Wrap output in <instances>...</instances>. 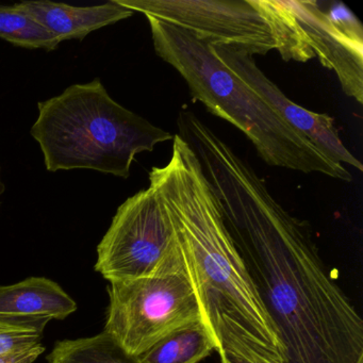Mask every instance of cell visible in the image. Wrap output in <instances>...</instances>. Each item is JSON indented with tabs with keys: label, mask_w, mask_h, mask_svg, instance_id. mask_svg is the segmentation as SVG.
Listing matches in <instances>:
<instances>
[{
	"label": "cell",
	"mask_w": 363,
	"mask_h": 363,
	"mask_svg": "<svg viewBox=\"0 0 363 363\" xmlns=\"http://www.w3.org/2000/svg\"><path fill=\"white\" fill-rule=\"evenodd\" d=\"M214 350L216 341L199 320L169 333L138 359L141 363H199Z\"/></svg>",
	"instance_id": "12"
},
{
	"label": "cell",
	"mask_w": 363,
	"mask_h": 363,
	"mask_svg": "<svg viewBox=\"0 0 363 363\" xmlns=\"http://www.w3.org/2000/svg\"><path fill=\"white\" fill-rule=\"evenodd\" d=\"M48 322V320H30L0 315V333H37L43 335Z\"/></svg>",
	"instance_id": "18"
},
{
	"label": "cell",
	"mask_w": 363,
	"mask_h": 363,
	"mask_svg": "<svg viewBox=\"0 0 363 363\" xmlns=\"http://www.w3.org/2000/svg\"><path fill=\"white\" fill-rule=\"evenodd\" d=\"M146 18L156 54L186 80L195 101L241 130L267 164L352 182L343 164L331 161L309 138L280 118L212 54L209 43L190 31Z\"/></svg>",
	"instance_id": "3"
},
{
	"label": "cell",
	"mask_w": 363,
	"mask_h": 363,
	"mask_svg": "<svg viewBox=\"0 0 363 363\" xmlns=\"http://www.w3.org/2000/svg\"><path fill=\"white\" fill-rule=\"evenodd\" d=\"M176 241L164 208L152 189L141 190L118 208L97 246L95 269L108 281L150 275Z\"/></svg>",
	"instance_id": "6"
},
{
	"label": "cell",
	"mask_w": 363,
	"mask_h": 363,
	"mask_svg": "<svg viewBox=\"0 0 363 363\" xmlns=\"http://www.w3.org/2000/svg\"><path fill=\"white\" fill-rule=\"evenodd\" d=\"M329 20L342 31L357 40L363 41V28L358 18L343 4H335L326 12Z\"/></svg>",
	"instance_id": "17"
},
{
	"label": "cell",
	"mask_w": 363,
	"mask_h": 363,
	"mask_svg": "<svg viewBox=\"0 0 363 363\" xmlns=\"http://www.w3.org/2000/svg\"><path fill=\"white\" fill-rule=\"evenodd\" d=\"M118 5L190 31L199 40L250 56L276 50L275 38L254 0H116Z\"/></svg>",
	"instance_id": "7"
},
{
	"label": "cell",
	"mask_w": 363,
	"mask_h": 363,
	"mask_svg": "<svg viewBox=\"0 0 363 363\" xmlns=\"http://www.w3.org/2000/svg\"><path fill=\"white\" fill-rule=\"evenodd\" d=\"M259 11L264 16L275 38L276 50L284 61L307 62L314 54L307 35L294 14L280 0H254Z\"/></svg>",
	"instance_id": "13"
},
{
	"label": "cell",
	"mask_w": 363,
	"mask_h": 363,
	"mask_svg": "<svg viewBox=\"0 0 363 363\" xmlns=\"http://www.w3.org/2000/svg\"><path fill=\"white\" fill-rule=\"evenodd\" d=\"M6 191V186L4 184L3 179H1V167H0V206H1V196Z\"/></svg>",
	"instance_id": "20"
},
{
	"label": "cell",
	"mask_w": 363,
	"mask_h": 363,
	"mask_svg": "<svg viewBox=\"0 0 363 363\" xmlns=\"http://www.w3.org/2000/svg\"><path fill=\"white\" fill-rule=\"evenodd\" d=\"M360 363H363V361H362V362H360Z\"/></svg>",
	"instance_id": "21"
},
{
	"label": "cell",
	"mask_w": 363,
	"mask_h": 363,
	"mask_svg": "<svg viewBox=\"0 0 363 363\" xmlns=\"http://www.w3.org/2000/svg\"><path fill=\"white\" fill-rule=\"evenodd\" d=\"M14 7L48 29L60 43L67 40L82 41L93 31L131 18L135 12L110 0L104 5L75 7L48 0H29Z\"/></svg>",
	"instance_id": "10"
},
{
	"label": "cell",
	"mask_w": 363,
	"mask_h": 363,
	"mask_svg": "<svg viewBox=\"0 0 363 363\" xmlns=\"http://www.w3.org/2000/svg\"><path fill=\"white\" fill-rule=\"evenodd\" d=\"M38 111L30 135L52 173L91 169L127 179L137 155L174 138L116 103L99 78L40 101Z\"/></svg>",
	"instance_id": "4"
},
{
	"label": "cell",
	"mask_w": 363,
	"mask_h": 363,
	"mask_svg": "<svg viewBox=\"0 0 363 363\" xmlns=\"http://www.w3.org/2000/svg\"><path fill=\"white\" fill-rule=\"evenodd\" d=\"M173 141L169 162L150 172V188L175 231L201 320L216 348L220 320L227 318L284 359L275 326L225 226L196 155L179 135Z\"/></svg>",
	"instance_id": "2"
},
{
	"label": "cell",
	"mask_w": 363,
	"mask_h": 363,
	"mask_svg": "<svg viewBox=\"0 0 363 363\" xmlns=\"http://www.w3.org/2000/svg\"><path fill=\"white\" fill-rule=\"evenodd\" d=\"M320 65L335 72L347 96L363 104V41L337 28L315 0H286Z\"/></svg>",
	"instance_id": "9"
},
{
	"label": "cell",
	"mask_w": 363,
	"mask_h": 363,
	"mask_svg": "<svg viewBox=\"0 0 363 363\" xmlns=\"http://www.w3.org/2000/svg\"><path fill=\"white\" fill-rule=\"evenodd\" d=\"M178 129L275 326L284 363L362 362V320L327 273L305 223L196 114Z\"/></svg>",
	"instance_id": "1"
},
{
	"label": "cell",
	"mask_w": 363,
	"mask_h": 363,
	"mask_svg": "<svg viewBox=\"0 0 363 363\" xmlns=\"http://www.w3.org/2000/svg\"><path fill=\"white\" fill-rule=\"evenodd\" d=\"M44 352L45 347L38 344L33 347L0 354V363H33Z\"/></svg>",
	"instance_id": "19"
},
{
	"label": "cell",
	"mask_w": 363,
	"mask_h": 363,
	"mask_svg": "<svg viewBox=\"0 0 363 363\" xmlns=\"http://www.w3.org/2000/svg\"><path fill=\"white\" fill-rule=\"evenodd\" d=\"M0 39L16 48L54 52L60 42L39 23L16 9L0 6Z\"/></svg>",
	"instance_id": "15"
},
{
	"label": "cell",
	"mask_w": 363,
	"mask_h": 363,
	"mask_svg": "<svg viewBox=\"0 0 363 363\" xmlns=\"http://www.w3.org/2000/svg\"><path fill=\"white\" fill-rule=\"evenodd\" d=\"M209 48L218 60L252 88L280 118L309 138L331 161L363 171L362 163L342 143L333 118L328 114L309 111L290 101L257 67L254 58L247 52L216 44L209 43Z\"/></svg>",
	"instance_id": "8"
},
{
	"label": "cell",
	"mask_w": 363,
	"mask_h": 363,
	"mask_svg": "<svg viewBox=\"0 0 363 363\" xmlns=\"http://www.w3.org/2000/svg\"><path fill=\"white\" fill-rule=\"evenodd\" d=\"M105 333L138 357L163 337L201 320L196 293L176 238L150 275L110 282Z\"/></svg>",
	"instance_id": "5"
},
{
	"label": "cell",
	"mask_w": 363,
	"mask_h": 363,
	"mask_svg": "<svg viewBox=\"0 0 363 363\" xmlns=\"http://www.w3.org/2000/svg\"><path fill=\"white\" fill-rule=\"evenodd\" d=\"M48 360L50 363H141L105 331L93 337L58 342Z\"/></svg>",
	"instance_id": "14"
},
{
	"label": "cell",
	"mask_w": 363,
	"mask_h": 363,
	"mask_svg": "<svg viewBox=\"0 0 363 363\" xmlns=\"http://www.w3.org/2000/svg\"><path fill=\"white\" fill-rule=\"evenodd\" d=\"M216 350L222 363H284L281 357L267 350L227 318L220 320Z\"/></svg>",
	"instance_id": "16"
},
{
	"label": "cell",
	"mask_w": 363,
	"mask_h": 363,
	"mask_svg": "<svg viewBox=\"0 0 363 363\" xmlns=\"http://www.w3.org/2000/svg\"><path fill=\"white\" fill-rule=\"evenodd\" d=\"M76 310V301L48 278L30 277L18 284L0 286V315L65 320Z\"/></svg>",
	"instance_id": "11"
}]
</instances>
